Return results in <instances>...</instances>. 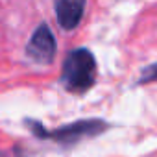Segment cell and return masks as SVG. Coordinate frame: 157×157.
<instances>
[{"instance_id":"obj_5","label":"cell","mask_w":157,"mask_h":157,"mask_svg":"<svg viewBox=\"0 0 157 157\" xmlns=\"http://www.w3.org/2000/svg\"><path fill=\"white\" fill-rule=\"evenodd\" d=\"M139 82H140V83L157 82V63H153V65L142 68V72H140V80H139Z\"/></svg>"},{"instance_id":"obj_1","label":"cell","mask_w":157,"mask_h":157,"mask_svg":"<svg viewBox=\"0 0 157 157\" xmlns=\"http://www.w3.org/2000/svg\"><path fill=\"white\" fill-rule=\"evenodd\" d=\"M96 82V61L94 56L85 48L68 52L61 70V83L67 91L85 93Z\"/></svg>"},{"instance_id":"obj_2","label":"cell","mask_w":157,"mask_h":157,"mask_svg":"<svg viewBox=\"0 0 157 157\" xmlns=\"http://www.w3.org/2000/svg\"><path fill=\"white\" fill-rule=\"evenodd\" d=\"M30 128L33 129L35 137H50L54 140H59L63 144H72V142H78L82 140L83 137H93V135H98L102 129L107 128L105 122L102 120H96V118H91V120H78V122H72L68 126H63L56 131H46L41 124H30Z\"/></svg>"},{"instance_id":"obj_4","label":"cell","mask_w":157,"mask_h":157,"mask_svg":"<svg viewBox=\"0 0 157 157\" xmlns=\"http://www.w3.org/2000/svg\"><path fill=\"white\" fill-rule=\"evenodd\" d=\"M85 11V0H57L56 17L63 30H74Z\"/></svg>"},{"instance_id":"obj_3","label":"cell","mask_w":157,"mask_h":157,"mask_svg":"<svg viewBox=\"0 0 157 157\" xmlns=\"http://www.w3.org/2000/svg\"><path fill=\"white\" fill-rule=\"evenodd\" d=\"M26 54L35 63H50L54 59V56H56V39H54V35H52V32L46 24H41L33 32V35H32V39L26 46Z\"/></svg>"}]
</instances>
